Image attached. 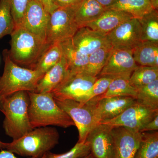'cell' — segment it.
<instances>
[{"label":"cell","instance_id":"6da1fadb","mask_svg":"<svg viewBox=\"0 0 158 158\" xmlns=\"http://www.w3.org/2000/svg\"><path fill=\"white\" fill-rule=\"evenodd\" d=\"M28 93L29 120L33 129L51 126L63 128L75 126L70 116L57 105L51 92Z\"/></svg>","mask_w":158,"mask_h":158},{"label":"cell","instance_id":"7a4b0ae2","mask_svg":"<svg viewBox=\"0 0 158 158\" xmlns=\"http://www.w3.org/2000/svg\"><path fill=\"white\" fill-rule=\"evenodd\" d=\"M59 138L56 128H35L21 138L6 143L5 149L22 156L41 158L59 144Z\"/></svg>","mask_w":158,"mask_h":158},{"label":"cell","instance_id":"3957f363","mask_svg":"<svg viewBox=\"0 0 158 158\" xmlns=\"http://www.w3.org/2000/svg\"><path fill=\"white\" fill-rule=\"evenodd\" d=\"M30 99L27 91L15 93L4 99L0 111L5 115L3 127L6 135L17 140L33 129L29 120Z\"/></svg>","mask_w":158,"mask_h":158},{"label":"cell","instance_id":"277c9868","mask_svg":"<svg viewBox=\"0 0 158 158\" xmlns=\"http://www.w3.org/2000/svg\"><path fill=\"white\" fill-rule=\"evenodd\" d=\"M5 65L0 77V96L3 98L19 91L35 92L44 74L36 69L21 67L10 58L9 50L3 52Z\"/></svg>","mask_w":158,"mask_h":158},{"label":"cell","instance_id":"5b68a950","mask_svg":"<svg viewBox=\"0 0 158 158\" xmlns=\"http://www.w3.org/2000/svg\"><path fill=\"white\" fill-rule=\"evenodd\" d=\"M10 35L11 48L9 52L11 60L19 66L34 69L49 44L22 27L15 29Z\"/></svg>","mask_w":158,"mask_h":158},{"label":"cell","instance_id":"8992f818","mask_svg":"<svg viewBox=\"0 0 158 158\" xmlns=\"http://www.w3.org/2000/svg\"><path fill=\"white\" fill-rule=\"evenodd\" d=\"M54 99L57 105L70 116L74 123L78 131V142H85L89 132L99 124L95 115L97 99L94 98L85 103L73 100Z\"/></svg>","mask_w":158,"mask_h":158},{"label":"cell","instance_id":"52a82bcc","mask_svg":"<svg viewBox=\"0 0 158 158\" xmlns=\"http://www.w3.org/2000/svg\"><path fill=\"white\" fill-rule=\"evenodd\" d=\"M81 2L72 6L57 7L51 12L47 30V43H61L73 37L79 29L75 16Z\"/></svg>","mask_w":158,"mask_h":158},{"label":"cell","instance_id":"ba28073f","mask_svg":"<svg viewBox=\"0 0 158 158\" xmlns=\"http://www.w3.org/2000/svg\"><path fill=\"white\" fill-rule=\"evenodd\" d=\"M158 115V110H152L136 101L115 118L101 122L112 127H122L140 131Z\"/></svg>","mask_w":158,"mask_h":158},{"label":"cell","instance_id":"9c48e42d","mask_svg":"<svg viewBox=\"0 0 158 158\" xmlns=\"http://www.w3.org/2000/svg\"><path fill=\"white\" fill-rule=\"evenodd\" d=\"M98 79L82 73H69L67 76L51 93L56 99L79 102Z\"/></svg>","mask_w":158,"mask_h":158},{"label":"cell","instance_id":"30bf717a","mask_svg":"<svg viewBox=\"0 0 158 158\" xmlns=\"http://www.w3.org/2000/svg\"><path fill=\"white\" fill-rule=\"evenodd\" d=\"M106 36L113 49L132 51L142 42L141 25L138 19L132 18L116 27Z\"/></svg>","mask_w":158,"mask_h":158},{"label":"cell","instance_id":"8fae6325","mask_svg":"<svg viewBox=\"0 0 158 158\" xmlns=\"http://www.w3.org/2000/svg\"><path fill=\"white\" fill-rule=\"evenodd\" d=\"M131 51L114 49L111 51L106 64L98 77H110L113 78L129 79L138 66Z\"/></svg>","mask_w":158,"mask_h":158},{"label":"cell","instance_id":"7c38bea8","mask_svg":"<svg viewBox=\"0 0 158 158\" xmlns=\"http://www.w3.org/2000/svg\"><path fill=\"white\" fill-rule=\"evenodd\" d=\"M112 128L107 125L99 123L88 134L86 141L94 158H115Z\"/></svg>","mask_w":158,"mask_h":158},{"label":"cell","instance_id":"4fadbf2b","mask_svg":"<svg viewBox=\"0 0 158 158\" xmlns=\"http://www.w3.org/2000/svg\"><path fill=\"white\" fill-rule=\"evenodd\" d=\"M112 133L115 158H134L139 147L142 133L118 127H112Z\"/></svg>","mask_w":158,"mask_h":158},{"label":"cell","instance_id":"5bb4252c","mask_svg":"<svg viewBox=\"0 0 158 158\" xmlns=\"http://www.w3.org/2000/svg\"><path fill=\"white\" fill-rule=\"evenodd\" d=\"M49 17L50 13L40 3L36 0H31L26 10L21 27L46 41Z\"/></svg>","mask_w":158,"mask_h":158},{"label":"cell","instance_id":"9a60e30c","mask_svg":"<svg viewBox=\"0 0 158 158\" xmlns=\"http://www.w3.org/2000/svg\"><path fill=\"white\" fill-rule=\"evenodd\" d=\"M72 41L78 50L88 56L99 49L112 47L106 35L86 27L79 28Z\"/></svg>","mask_w":158,"mask_h":158},{"label":"cell","instance_id":"2e32d148","mask_svg":"<svg viewBox=\"0 0 158 158\" xmlns=\"http://www.w3.org/2000/svg\"><path fill=\"white\" fill-rule=\"evenodd\" d=\"M97 99L95 115L98 122L117 117L135 102L136 99L129 96H115Z\"/></svg>","mask_w":158,"mask_h":158},{"label":"cell","instance_id":"e0dca14e","mask_svg":"<svg viewBox=\"0 0 158 158\" xmlns=\"http://www.w3.org/2000/svg\"><path fill=\"white\" fill-rule=\"evenodd\" d=\"M132 18L131 15L124 11L108 9L85 27L106 35L123 23Z\"/></svg>","mask_w":158,"mask_h":158},{"label":"cell","instance_id":"ac0fdd59","mask_svg":"<svg viewBox=\"0 0 158 158\" xmlns=\"http://www.w3.org/2000/svg\"><path fill=\"white\" fill-rule=\"evenodd\" d=\"M69 73L68 63L62 55L60 61L44 73L39 80L35 92H52L64 81Z\"/></svg>","mask_w":158,"mask_h":158},{"label":"cell","instance_id":"d6986e66","mask_svg":"<svg viewBox=\"0 0 158 158\" xmlns=\"http://www.w3.org/2000/svg\"><path fill=\"white\" fill-rule=\"evenodd\" d=\"M108 9L124 11L138 19L154 10L150 0H116Z\"/></svg>","mask_w":158,"mask_h":158},{"label":"cell","instance_id":"ffe728a7","mask_svg":"<svg viewBox=\"0 0 158 158\" xmlns=\"http://www.w3.org/2000/svg\"><path fill=\"white\" fill-rule=\"evenodd\" d=\"M107 9L96 0H82L75 16L79 29L96 19Z\"/></svg>","mask_w":158,"mask_h":158},{"label":"cell","instance_id":"44dd1931","mask_svg":"<svg viewBox=\"0 0 158 158\" xmlns=\"http://www.w3.org/2000/svg\"><path fill=\"white\" fill-rule=\"evenodd\" d=\"M62 55L68 63L69 73H81L88 63V56L82 54L74 46L72 38L61 43Z\"/></svg>","mask_w":158,"mask_h":158},{"label":"cell","instance_id":"7402d4cb","mask_svg":"<svg viewBox=\"0 0 158 158\" xmlns=\"http://www.w3.org/2000/svg\"><path fill=\"white\" fill-rule=\"evenodd\" d=\"M136 63L158 67V42L142 41L132 51Z\"/></svg>","mask_w":158,"mask_h":158},{"label":"cell","instance_id":"603a6c76","mask_svg":"<svg viewBox=\"0 0 158 158\" xmlns=\"http://www.w3.org/2000/svg\"><path fill=\"white\" fill-rule=\"evenodd\" d=\"M62 56L61 43L50 44L40 56L33 69H36L44 74L50 69L56 65Z\"/></svg>","mask_w":158,"mask_h":158},{"label":"cell","instance_id":"cb8c5ba5","mask_svg":"<svg viewBox=\"0 0 158 158\" xmlns=\"http://www.w3.org/2000/svg\"><path fill=\"white\" fill-rule=\"evenodd\" d=\"M134 158H158V132H144Z\"/></svg>","mask_w":158,"mask_h":158},{"label":"cell","instance_id":"d4e9b609","mask_svg":"<svg viewBox=\"0 0 158 158\" xmlns=\"http://www.w3.org/2000/svg\"><path fill=\"white\" fill-rule=\"evenodd\" d=\"M112 47L102 48L88 56V63L82 73L97 77L106 64L112 51Z\"/></svg>","mask_w":158,"mask_h":158},{"label":"cell","instance_id":"484cf974","mask_svg":"<svg viewBox=\"0 0 158 158\" xmlns=\"http://www.w3.org/2000/svg\"><path fill=\"white\" fill-rule=\"evenodd\" d=\"M136 95L137 88L130 84L129 79L116 78L110 83L106 91L98 97L101 98L115 96H129L136 99Z\"/></svg>","mask_w":158,"mask_h":158},{"label":"cell","instance_id":"4316f807","mask_svg":"<svg viewBox=\"0 0 158 158\" xmlns=\"http://www.w3.org/2000/svg\"><path fill=\"white\" fill-rule=\"evenodd\" d=\"M141 29V41L158 42V13L153 10L138 19Z\"/></svg>","mask_w":158,"mask_h":158},{"label":"cell","instance_id":"83f0119b","mask_svg":"<svg viewBox=\"0 0 158 158\" xmlns=\"http://www.w3.org/2000/svg\"><path fill=\"white\" fill-rule=\"evenodd\" d=\"M136 100L152 110H158V79L137 88Z\"/></svg>","mask_w":158,"mask_h":158},{"label":"cell","instance_id":"f1b7e54d","mask_svg":"<svg viewBox=\"0 0 158 158\" xmlns=\"http://www.w3.org/2000/svg\"><path fill=\"white\" fill-rule=\"evenodd\" d=\"M158 79V67L138 66L129 79L130 84L137 88L148 85Z\"/></svg>","mask_w":158,"mask_h":158},{"label":"cell","instance_id":"f546056e","mask_svg":"<svg viewBox=\"0 0 158 158\" xmlns=\"http://www.w3.org/2000/svg\"><path fill=\"white\" fill-rule=\"evenodd\" d=\"M15 29L11 0H0V39L6 35H11Z\"/></svg>","mask_w":158,"mask_h":158},{"label":"cell","instance_id":"4dcf8cb0","mask_svg":"<svg viewBox=\"0 0 158 158\" xmlns=\"http://www.w3.org/2000/svg\"><path fill=\"white\" fill-rule=\"evenodd\" d=\"M90 153V145L88 141L77 142L73 148L67 152L56 154L50 152L43 156V158H83Z\"/></svg>","mask_w":158,"mask_h":158},{"label":"cell","instance_id":"1f68e13d","mask_svg":"<svg viewBox=\"0 0 158 158\" xmlns=\"http://www.w3.org/2000/svg\"><path fill=\"white\" fill-rule=\"evenodd\" d=\"M113 79V78L110 77H102L98 78L90 89L78 102L85 103L91 99L103 94L107 90L109 85Z\"/></svg>","mask_w":158,"mask_h":158},{"label":"cell","instance_id":"d6a6232c","mask_svg":"<svg viewBox=\"0 0 158 158\" xmlns=\"http://www.w3.org/2000/svg\"><path fill=\"white\" fill-rule=\"evenodd\" d=\"M31 0H11V13L15 29L21 27L27 8Z\"/></svg>","mask_w":158,"mask_h":158},{"label":"cell","instance_id":"836d02e7","mask_svg":"<svg viewBox=\"0 0 158 158\" xmlns=\"http://www.w3.org/2000/svg\"><path fill=\"white\" fill-rule=\"evenodd\" d=\"M158 130V115L153 119L151 120L140 131V132L156 131Z\"/></svg>","mask_w":158,"mask_h":158},{"label":"cell","instance_id":"e575fe53","mask_svg":"<svg viewBox=\"0 0 158 158\" xmlns=\"http://www.w3.org/2000/svg\"><path fill=\"white\" fill-rule=\"evenodd\" d=\"M82 0H53L55 7H65L70 6L80 2Z\"/></svg>","mask_w":158,"mask_h":158},{"label":"cell","instance_id":"d590c367","mask_svg":"<svg viewBox=\"0 0 158 158\" xmlns=\"http://www.w3.org/2000/svg\"><path fill=\"white\" fill-rule=\"evenodd\" d=\"M36 1L40 3L44 7L45 10L50 14L56 8H57L54 6L53 3V0H36Z\"/></svg>","mask_w":158,"mask_h":158},{"label":"cell","instance_id":"8d00e7d4","mask_svg":"<svg viewBox=\"0 0 158 158\" xmlns=\"http://www.w3.org/2000/svg\"><path fill=\"white\" fill-rule=\"evenodd\" d=\"M0 158H19L15 156L14 154L7 150L0 152Z\"/></svg>","mask_w":158,"mask_h":158},{"label":"cell","instance_id":"74e56055","mask_svg":"<svg viewBox=\"0 0 158 158\" xmlns=\"http://www.w3.org/2000/svg\"><path fill=\"white\" fill-rule=\"evenodd\" d=\"M100 4L106 8H108L116 0H96Z\"/></svg>","mask_w":158,"mask_h":158},{"label":"cell","instance_id":"f35d334b","mask_svg":"<svg viewBox=\"0 0 158 158\" xmlns=\"http://www.w3.org/2000/svg\"><path fill=\"white\" fill-rule=\"evenodd\" d=\"M152 5L155 10H157L158 8V0H150Z\"/></svg>","mask_w":158,"mask_h":158},{"label":"cell","instance_id":"ab89813d","mask_svg":"<svg viewBox=\"0 0 158 158\" xmlns=\"http://www.w3.org/2000/svg\"><path fill=\"white\" fill-rule=\"evenodd\" d=\"M6 144V143L2 142V141H1V139H0V148H2V149L4 148V149H5Z\"/></svg>","mask_w":158,"mask_h":158},{"label":"cell","instance_id":"60d3db41","mask_svg":"<svg viewBox=\"0 0 158 158\" xmlns=\"http://www.w3.org/2000/svg\"><path fill=\"white\" fill-rule=\"evenodd\" d=\"M4 98H3L2 97L0 96V110L2 109V106L3 102V100H4Z\"/></svg>","mask_w":158,"mask_h":158},{"label":"cell","instance_id":"b9f144b4","mask_svg":"<svg viewBox=\"0 0 158 158\" xmlns=\"http://www.w3.org/2000/svg\"><path fill=\"white\" fill-rule=\"evenodd\" d=\"M83 158H94L91 153L89 154L88 156H86L85 157Z\"/></svg>","mask_w":158,"mask_h":158},{"label":"cell","instance_id":"7bdbcfd3","mask_svg":"<svg viewBox=\"0 0 158 158\" xmlns=\"http://www.w3.org/2000/svg\"><path fill=\"white\" fill-rule=\"evenodd\" d=\"M43 158V157H42V158Z\"/></svg>","mask_w":158,"mask_h":158}]
</instances>
